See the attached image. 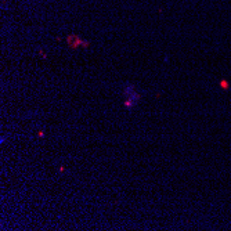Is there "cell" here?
I'll return each instance as SVG.
<instances>
[{
	"mask_svg": "<svg viewBox=\"0 0 231 231\" xmlns=\"http://www.w3.org/2000/svg\"><path fill=\"white\" fill-rule=\"evenodd\" d=\"M123 96L126 97V98H130V100H133L136 104H138V103H140V100H141V94L136 91L134 84H132V83H127L126 86H125Z\"/></svg>",
	"mask_w": 231,
	"mask_h": 231,
	"instance_id": "1",
	"label": "cell"
},
{
	"mask_svg": "<svg viewBox=\"0 0 231 231\" xmlns=\"http://www.w3.org/2000/svg\"><path fill=\"white\" fill-rule=\"evenodd\" d=\"M67 42H68V45H69L71 49H78L80 45H82L83 47H89V45H90L89 42H83V40L80 39L79 36H75V35H69V36H68L67 37Z\"/></svg>",
	"mask_w": 231,
	"mask_h": 231,
	"instance_id": "2",
	"label": "cell"
},
{
	"mask_svg": "<svg viewBox=\"0 0 231 231\" xmlns=\"http://www.w3.org/2000/svg\"><path fill=\"white\" fill-rule=\"evenodd\" d=\"M123 105H125V108H126V110H132V108L133 107H136V104L133 100H130V98H125V101H123Z\"/></svg>",
	"mask_w": 231,
	"mask_h": 231,
	"instance_id": "3",
	"label": "cell"
},
{
	"mask_svg": "<svg viewBox=\"0 0 231 231\" xmlns=\"http://www.w3.org/2000/svg\"><path fill=\"white\" fill-rule=\"evenodd\" d=\"M219 86L222 87L223 90H230V83L227 82L226 79H222V80H220V82H219Z\"/></svg>",
	"mask_w": 231,
	"mask_h": 231,
	"instance_id": "4",
	"label": "cell"
},
{
	"mask_svg": "<svg viewBox=\"0 0 231 231\" xmlns=\"http://www.w3.org/2000/svg\"><path fill=\"white\" fill-rule=\"evenodd\" d=\"M37 136H39V137H42V138H43V137H45V132H43V130H40L39 133H37Z\"/></svg>",
	"mask_w": 231,
	"mask_h": 231,
	"instance_id": "5",
	"label": "cell"
},
{
	"mask_svg": "<svg viewBox=\"0 0 231 231\" xmlns=\"http://www.w3.org/2000/svg\"><path fill=\"white\" fill-rule=\"evenodd\" d=\"M58 170H60V173H62L64 170H65V166H60V169H58Z\"/></svg>",
	"mask_w": 231,
	"mask_h": 231,
	"instance_id": "6",
	"label": "cell"
},
{
	"mask_svg": "<svg viewBox=\"0 0 231 231\" xmlns=\"http://www.w3.org/2000/svg\"><path fill=\"white\" fill-rule=\"evenodd\" d=\"M230 104H231V101H230Z\"/></svg>",
	"mask_w": 231,
	"mask_h": 231,
	"instance_id": "7",
	"label": "cell"
}]
</instances>
